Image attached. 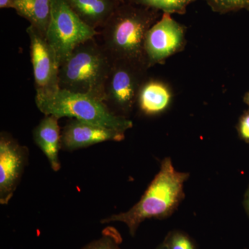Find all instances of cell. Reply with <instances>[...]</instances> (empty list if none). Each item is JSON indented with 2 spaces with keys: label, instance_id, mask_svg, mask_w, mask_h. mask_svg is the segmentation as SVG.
<instances>
[{
  "label": "cell",
  "instance_id": "cell-22",
  "mask_svg": "<svg viewBox=\"0 0 249 249\" xmlns=\"http://www.w3.org/2000/svg\"><path fill=\"white\" fill-rule=\"evenodd\" d=\"M243 101L249 107V91L245 93V96H244Z\"/></svg>",
  "mask_w": 249,
  "mask_h": 249
},
{
  "label": "cell",
  "instance_id": "cell-19",
  "mask_svg": "<svg viewBox=\"0 0 249 249\" xmlns=\"http://www.w3.org/2000/svg\"><path fill=\"white\" fill-rule=\"evenodd\" d=\"M236 129L239 138L249 144V108L241 115Z\"/></svg>",
  "mask_w": 249,
  "mask_h": 249
},
{
  "label": "cell",
  "instance_id": "cell-23",
  "mask_svg": "<svg viewBox=\"0 0 249 249\" xmlns=\"http://www.w3.org/2000/svg\"><path fill=\"white\" fill-rule=\"evenodd\" d=\"M157 249H167V248L166 247H165V246L163 244V245H160V247Z\"/></svg>",
  "mask_w": 249,
  "mask_h": 249
},
{
  "label": "cell",
  "instance_id": "cell-16",
  "mask_svg": "<svg viewBox=\"0 0 249 249\" xmlns=\"http://www.w3.org/2000/svg\"><path fill=\"white\" fill-rule=\"evenodd\" d=\"M214 12L227 14L240 10L249 11V0H206Z\"/></svg>",
  "mask_w": 249,
  "mask_h": 249
},
{
  "label": "cell",
  "instance_id": "cell-21",
  "mask_svg": "<svg viewBox=\"0 0 249 249\" xmlns=\"http://www.w3.org/2000/svg\"><path fill=\"white\" fill-rule=\"evenodd\" d=\"M244 207L249 217V186L246 191L245 197H244Z\"/></svg>",
  "mask_w": 249,
  "mask_h": 249
},
{
  "label": "cell",
  "instance_id": "cell-9",
  "mask_svg": "<svg viewBox=\"0 0 249 249\" xmlns=\"http://www.w3.org/2000/svg\"><path fill=\"white\" fill-rule=\"evenodd\" d=\"M29 160V150L9 134L0 137V204L7 205L20 182Z\"/></svg>",
  "mask_w": 249,
  "mask_h": 249
},
{
  "label": "cell",
  "instance_id": "cell-11",
  "mask_svg": "<svg viewBox=\"0 0 249 249\" xmlns=\"http://www.w3.org/2000/svg\"><path fill=\"white\" fill-rule=\"evenodd\" d=\"M59 118L45 115L40 124L33 131L34 142L49 160L52 169L58 172L60 169L59 151L62 148Z\"/></svg>",
  "mask_w": 249,
  "mask_h": 249
},
{
  "label": "cell",
  "instance_id": "cell-12",
  "mask_svg": "<svg viewBox=\"0 0 249 249\" xmlns=\"http://www.w3.org/2000/svg\"><path fill=\"white\" fill-rule=\"evenodd\" d=\"M172 100L173 93L166 83L149 80L142 83L137 104L142 114L154 116L165 112L170 107Z\"/></svg>",
  "mask_w": 249,
  "mask_h": 249
},
{
  "label": "cell",
  "instance_id": "cell-2",
  "mask_svg": "<svg viewBox=\"0 0 249 249\" xmlns=\"http://www.w3.org/2000/svg\"><path fill=\"white\" fill-rule=\"evenodd\" d=\"M155 16L146 10L126 7L114 11L104 26L103 48L112 60H121L147 70L145 40Z\"/></svg>",
  "mask_w": 249,
  "mask_h": 249
},
{
  "label": "cell",
  "instance_id": "cell-5",
  "mask_svg": "<svg viewBox=\"0 0 249 249\" xmlns=\"http://www.w3.org/2000/svg\"><path fill=\"white\" fill-rule=\"evenodd\" d=\"M97 34L96 29L80 19L67 0H52L46 39L56 52L60 65L78 46Z\"/></svg>",
  "mask_w": 249,
  "mask_h": 249
},
{
  "label": "cell",
  "instance_id": "cell-17",
  "mask_svg": "<svg viewBox=\"0 0 249 249\" xmlns=\"http://www.w3.org/2000/svg\"><path fill=\"white\" fill-rule=\"evenodd\" d=\"M163 245L167 249H196L191 238L179 231L171 232L168 234Z\"/></svg>",
  "mask_w": 249,
  "mask_h": 249
},
{
  "label": "cell",
  "instance_id": "cell-10",
  "mask_svg": "<svg viewBox=\"0 0 249 249\" xmlns=\"http://www.w3.org/2000/svg\"><path fill=\"white\" fill-rule=\"evenodd\" d=\"M124 132L82 121L72 120L62 132V149L74 151L106 142H121Z\"/></svg>",
  "mask_w": 249,
  "mask_h": 249
},
{
  "label": "cell",
  "instance_id": "cell-3",
  "mask_svg": "<svg viewBox=\"0 0 249 249\" xmlns=\"http://www.w3.org/2000/svg\"><path fill=\"white\" fill-rule=\"evenodd\" d=\"M112 64L94 38L78 46L59 69L60 89L89 95L104 101L105 86Z\"/></svg>",
  "mask_w": 249,
  "mask_h": 249
},
{
  "label": "cell",
  "instance_id": "cell-15",
  "mask_svg": "<svg viewBox=\"0 0 249 249\" xmlns=\"http://www.w3.org/2000/svg\"><path fill=\"white\" fill-rule=\"evenodd\" d=\"M147 7L163 11L164 14H184L187 6L196 0H139Z\"/></svg>",
  "mask_w": 249,
  "mask_h": 249
},
{
  "label": "cell",
  "instance_id": "cell-18",
  "mask_svg": "<svg viewBox=\"0 0 249 249\" xmlns=\"http://www.w3.org/2000/svg\"><path fill=\"white\" fill-rule=\"evenodd\" d=\"M82 249H121L116 241L109 235L93 241Z\"/></svg>",
  "mask_w": 249,
  "mask_h": 249
},
{
  "label": "cell",
  "instance_id": "cell-6",
  "mask_svg": "<svg viewBox=\"0 0 249 249\" xmlns=\"http://www.w3.org/2000/svg\"><path fill=\"white\" fill-rule=\"evenodd\" d=\"M145 69L129 62L112 60L105 86L104 102L113 112L125 117L137 104Z\"/></svg>",
  "mask_w": 249,
  "mask_h": 249
},
{
  "label": "cell",
  "instance_id": "cell-14",
  "mask_svg": "<svg viewBox=\"0 0 249 249\" xmlns=\"http://www.w3.org/2000/svg\"><path fill=\"white\" fill-rule=\"evenodd\" d=\"M52 0H18L14 6L18 14L46 37L50 20Z\"/></svg>",
  "mask_w": 249,
  "mask_h": 249
},
{
  "label": "cell",
  "instance_id": "cell-1",
  "mask_svg": "<svg viewBox=\"0 0 249 249\" xmlns=\"http://www.w3.org/2000/svg\"><path fill=\"white\" fill-rule=\"evenodd\" d=\"M188 178L189 173L178 171L171 159L166 157L140 200L129 211L105 218L101 223H124L134 236L145 219H165L178 209L184 199L183 188Z\"/></svg>",
  "mask_w": 249,
  "mask_h": 249
},
{
  "label": "cell",
  "instance_id": "cell-4",
  "mask_svg": "<svg viewBox=\"0 0 249 249\" xmlns=\"http://www.w3.org/2000/svg\"><path fill=\"white\" fill-rule=\"evenodd\" d=\"M36 104L45 115L72 118L75 120L124 132L132 121L119 116L104 101L89 96L59 89L48 93H36Z\"/></svg>",
  "mask_w": 249,
  "mask_h": 249
},
{
  "label": "cell",
  "instance_id": "cell-7",
  "mask_svg": "<svg viewBox=\"0 0 249 249\" xmlns=\"http://www.w3.org/2000/svg\"><path fill=\"white\" fill-rule=\"evenodd\" d=\"M186 45L184 28L170 16L163 14L149 29L145 40L148 66L163 64L167 58L181 52Z\"/></svg>",
  "mask_w": 249,
  "mask_h": 249
},
{
  "label": "cell",
  "instance_id": "cell-20",
  "mask_svg": "<svg viewBox=\"0 0 249 249\" xmlns=\"http://www.w3.org/2000/svg\"><path fill=\"white\" fill-rule=\"evenodd\" d=\"M18 0H0V8L5 9V8H13L14 9L15 5Z\"/></svg>",
  "mask_w": 249,
  "mask_h": 249
},
{
  "label": "cell",
  "instance_id": "cell-8",
  "mask_svg": "<svg viewBox=\"0 0 249 249\" xmlns=\"http://www.w3.org/2000/svg\"><path fill=\"white\" fill-rule=\"evenodd\" d=\"M30 40L31 62L34 70L36 93L53 92L58 85L59 64L56 52L45 36L33 26L27 28Z\"/></svg>",
  "mask_w": 249,
  "mask_h": 249
},
{
  "label": "cell",
  "instance_id": "cell-13",
  "mask_svg": "<svg viewBox=\"0 0 249 249\" xmlns=\"http://www.w3.org/2000/svg\"><path fill=\"white\" fill-rule=\"evenodd\" d=\"M82 20L96 29L106 25L114 13L112 0H67Z\"/></svg>",
  "mask_w": 249,
  "mask_h": 249
}]
</instances>
